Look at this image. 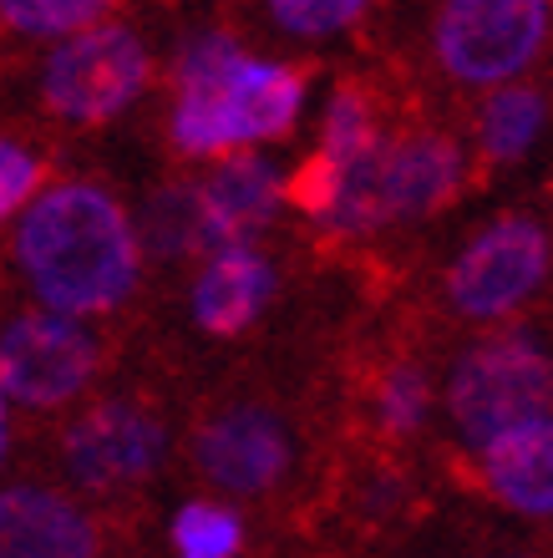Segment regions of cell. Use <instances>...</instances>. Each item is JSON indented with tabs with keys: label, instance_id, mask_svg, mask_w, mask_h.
<instances>
[{
	"label": "cell",
	"instance_id": "5b68a950",
	"mask_svg": "<svg viewBox=\"0 0 553 558\" xmlns=\"http://www.w3.org/2000/svg\"><path fill=\"white\" fill-rule=\"evenodd\" d=\"M147 76H153V61L137 31L103 21L76 36H61V46L46 57L41 102L57 122L103 128L143 97Z\"/></svg>",
	"mask_w": 553,
	"mask_h": 558
},
{
	"label": "cell",
	"instance_id": "44dd1931",
	"mask_svg": "<svg viewBox=\"0 0 553 558\" xmlns=\"http://www.w3.org/2000/svg\"><path fill=\"white\" fill-rule=\"evenodd\" d=\"M371 0H269V15L285 36H300V41H321L335 31L356 26L365 15Z\"/></svg>",
	"mask_w": 553,
	"mask_h": 558
},
{
	"label": "cell",
	"instance_id": "6da1fadb",
	"mask_svg": "<svg viewBox=\"0 0 553 558\" xmlns=\"http://www.w3.org/2000/svg\"><path fill=\"white\" fill-rule=\"evenodd\" d=\"M15 269L57 315H107L137 290L143 244L128 208L92 178L51 183L21 208L11 239Z\"/></svg>",
	"mask_w": 553,
	"mask_h": 558
},
{
	"label": "cell",
	"instance_id": "7a4b0ae2",
	"mask_svg": "<svg viewBox=\"0 0 553 558\" xmlns=\"http://www.w3.org/2000/svg\"><path fill=\"white\" fill-rule=\"evenodd\" d=\"M305 107V76L208 31L178 57L173 143L189 158H229L275 143Z\"/></svg>",
	"mask_w": 553,
	"mask_h": 558
},
{
	"label": "cell",
	"instance_id": "30bf717a",
	"mask_svg": "<svg viewBox=\"0 0 553 558\" xmlns=\"http://www.w3.org/2000/svg\"><path fill=\"white\" fill-rule=\"evenodd\" d=\"M193 462L214 487L254 498L290 472V426L264 407H229L204 422L193 441Z\"/></svg>",
	"mask_w": 553,
	"mask_h": 558
},
{
	"label": "cell",
	"instance_id": "ac0fdd59",
	"mask_svg": "<svg viewBox=\"0 0 553 558\" xmlns=\"http://www.w3.org/2000/svg\"><path fill=\"white\" fill-rule=\"evenodd\" d=\"M117 0H0V26L15 36H76L103 26Z\"/></svg>",
	"mask_w": 553,
	"mask_h": 558
},
{
	"label": "cell",
	"instance_id": "8992f818",
	"mask_svg": "<svg viewBox=\"0 0 553 558\" xmlns=\"http://www.w3.org/2000/svg\"><path fill=\"white\" fill-rule=\"evenodd\" d=\"M549 36V0H442L432 51L442 72L467 87H503L539 57Z\"/></svg>",
	"mask_w": 553,
	"mask_h": 558
},
{
	"label": "cell",
	"instance_id": "9a60e30c",
	"mask_svg": "<svg viewBox=\"0 0 553 558\" xmlns=\"http://www.w3.org/2000/svg\"><path fill=\"white\" fill-rule=\"evenodd\" d=\"M275 294V269L260 250L249 244H229V250L208 254L204 275L193 284V320L208 336H239L260 320V310Z\"/></svg>",
	"mask_w": 553,
	"mask_h": 558
},
{
	"label": "cell",
	"instance_id": "2e32d148",
	"mask_svg": "<svg viewBox=\"0 0 553 558\" xmlns=\"http://www.w3.org/2000/svg\"><path fill=\"white\" fill-rule=\"evenodd\" d=\"M543 133V97L528 87H497L478 118V143L493 162H518Z\"/></svg>",
	"mask_w": 553,
	"mask_h": 558
},
{
	"label": "cell",
	"instance_id": "9c48e42d",
	"mask_svg": "<svg viewBox=\"0 0 553 558\" xmlns=\"http://www.w3.org/2000/svg\"><path fill=\"white\" fill-rule=\"evenodd\" d=\"M549 275V234L524 214H503L467 239L447 269L452 305L472 320H497L528 300Z\"/></svg>",
	"mask_w": 553,
	"mask_h": 558
},
{
	"label": "cell",
	"instance_id": "277c9868",
	"mask_svg": "<svg viewBox=\"0 0 553 558\" xmlns=\"http://www.w3.org/2000/svg\"><path fill=\"white\" fill-rule=\"evenodd\" d=\"M447 412L472 447L553 412V355L533 336H488L447 376Z\"/></svg>",
	"mask_w": 553,
	"mask_h": 558
},
{
	"label": "cell",
	"instance_id": "52a82bcc",
	"mask_svg": "<svg viewBox=\"0 0 553 558\" xmlns=\"http://www.w3.org/2000/svg\"><path fill=\"white\" fill-rule=\"evenodd\" d=\"M103 371V340L57 310H26L0 330V397L31 412L76 401Z\"/></svg>",
	"mask_w": 553,
	"mask_h": 558
},
{
	"label": "cell",
	"instance_id": "e0dca14e",
	"mask_svg": "<svg viewBox=\"0 0 553 558\" xmlns=\"http://www.w3.org/2000/svg\"><path fill=\"white\" fill-rule=\"evenodd\" d=\"M137 244H147L163 259H183V254H204V219H199V189L193 183H168L147 198L143 223H137Z\"/></svg>",
	"mask_w": 553,
	"mask_h": 558
},
{
	"label": "cell",
	"instance_id": "ba28073f",
	"mask_svg": "<svg viewBox=\"0 0 553 558\" xmlns=\"http://www.w3.org/2000/svg\"><path fill=\"white\" fill-rule=\"evenodd\" d=\"M168 452V426L137 397L92 401L61 437V468L82 493H128L158 472Z\"/></svg>",
	"mask_w": 553,
	"mask_h": 558
},
{
	"label": "cell",
	"instance_id": "7402d4cb",
	"mask_svg": "<svg viewBox=\"0 0 553 558\" xmlns=\"http://www.w3.org/2000/svg\"><path fill=\"white\" fill-rule=\"evenodd\" d=\"M41 189H46V162L36 158L26 143L0 137V229H5Z\"/></svg>",
	"mask_w": 553,
	"mask_h": 558
},
{
	"label": "cell",
	"instance_id": "4fadbf2b",
	"mask_svg": "<svg viewBox=\"0 0 553 558\" xmlns=\"http://www.w3.org/2000/svg\"><path fill=\"white\" fill-rule=\"evenodd\" d=\"M371 143H376V112L365 102V92L340 87L330 97V112H325L321 147H315V158L290 178L285 198H290L294 208L315 214V219H325L335 204V193H340V183H346V173H350V162L361 158Z\"/></svg>",
	"mask_w": 553,
	"mask_h": 558
},
{
	"label": "cell",
	"instance_id": "7c38bea8",
	"mask_svg": "<svg viewBox=\"0 0 553 558\" xmlns=\"http://www.w3.org/2000/svg\"><path fill=\"white\" fill-rule=\"evenodd\" d=\"M193 189H199V219H204V254L249 244L285 198V183L260 153H229Z\"/></svg>",
	"mask_w": 553,
	"mask_h": 558
},
{
	"label": "cell",
	"instance_id": "603a6c76",
	"mask_svg": "<svg viewBox=\"0 0 553 558\" xmlns=\"http://www.w3.org/2000/svg\"><path fill=\"white\" fill-rule=\"evenodd\" d=\"M5 452H11V416H5V397H0V468H5Z\"/></svg>",
	"mask_w": 553,
	"mask_h": 558
},
{
	"label": "cell",
	"instance_id": "d6986e66",
	"mask_svg": "<svg viewBox=\"0 0 553 558\" xmlns=\"http://www.w3.org/2000/svg\"><path fill=\"white\" fill-rule=\"evenodd\" d=\"M178 558H233L244 548V523L224 502H189L173 518Z\"/></svg>",
	"mask_w": 553,
	"mask_h": 558
},
{
	"label": "cell",
	"instance_id": "5bb4252c",
	"mask_svg": "<svg viewBox=\"0 0 553 558\" xmlns=\"http://www.w3.org/2000/svg\"><path fill=\"white\" fill-rule=\"evenodd\" d=\"M482 483L513 513L553 518V412L482 441Z\"/></svg>",
	"mask_w": 553,
	"mask_h": 558
},
{
	"label": "cell",
	"instance_id": "ffe728a7",
	"mask_svg": "<svg viewBox=\"0 0 553 558\" xmlns=\"http://www.w3.org/2000/svg\"><path fill=\"white\" fill-rule=\"evenodd\" d=\"M426 412H432V386H426V376L417 366H392L386 376H381L376 416H381V426H386L392 437L417 432V426L426 422Z\"/></svg>",
	"mask_w": 553,
	"mask_h": 558
},
{
	"label": "cell",
	"instance_id": "3957f363",
	"mask_svg": "<svg viewBox=\"0 0 553 558\" xmlns=\"http://www.w3.org/2000/svg\"><path fill=\"white\" fill-rule=\"evenodd\" d=\"M467 178V162L452 137L411 133L392 143H371L350 162L346 183L335 193L325 223L335 229H381V223L426 219L457 198Z\"/></svg>",
	"mask_w": 553,
	"mask_h": 558
},
{
	"label": "cell",
	"instance_id": "8fae6325",
	"mask_svg": "<svg viewBox=\"0 0 553 558\" xmlns=\"http://www.w3.org/2000/svg\"><path fill=\"white\" fill-rule=\"evenodd\" d=\"M103 529L76 498L41 483L0 487V558H97Z\"/></svg>",
	"mask_w": 553,
	"mask_h": 558
}]
</instances>
